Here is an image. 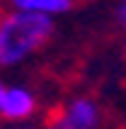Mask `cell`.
<instances>
[{"instance_id": "cell-1", "label": "cell", "mask_w": 126, "mask_h": 129, "mask_svg": "<svg viewBox=\"0 0 126 129\" xmlns=\"http://www.w3.org/2000/svg\"><path fill=\"white\" fill-rule=\"evenodd\" d=\"M54 30L48 14L16 11L0 22V64H14L43 46Z\"/></svg>"}, {"instance_id": "cell-4", "label": "cell", "mask_w": 126, "mask_h": 129, "mask_svg": "<svg viewBox=\"0 0 126 129\" xmlns=\"http://www.w3.org/2000/svg\"><path fill=\"white\" fill-rule=\"evenodd\" d=\"M16 11H32V14H62L70 8V0H14Z\"/></svg>"}, {"instance_id": "cell-6", "label": "cell", "mask_w": 126, "mask_h": 129, "mask_svg": "<svg viewBox=\"0 0 126 129\" xmlns=\"http://www.w3.org/2000/svg\"><path fill=\"white\" fill-rule=\"evenodd\" d=\"M3 97H6V89H3V83H0V105H3Z\"/></svg>"}, {"instance_id": "cell-3", "label": "cell", "mask_w": 126, "mask_h": 129, "mask_svg": "<svg viewBox=\"0 0 126 129\" xmlns=\"http://www.w3.org/2000/svg\"><path fill=\"white\" fill-rule=\"evenodd\" d=\"M32 108H35V100H32L30 91L24 89H6V97H3V105H0V113L6 118H24L30 116Z\"/></svg>"}, {"instance_id": "cell-2", "label": "cell", "mask_w": 126, "mask_h": 129, "mask_svg": "<svg viewBox=\"0 0 126 129\" xmlns=\"http://www.w3.org/2000/svg\"><path fill=\"white\" fill-rule=\"evenodd\" d=\"M97 121H99V113H97L94 102L75 100L70 108H64V110L56 113L48 126L51 129H91Z\"/></svg>"}, {"instance_id": "cell-5", "label": "cell", "mask_w": 126, "mask_h": 129, "mask_svg": "<svg viewBox=\"0 0 126 129\" xmlns=\"http://www.w3.org/2000/svg\"><path fill=\"white\" fill-rule=\"evenodd\" d=\"M118 19H121V22L126 24V3H123V6H121V11H118Z\"/></svg>"}]
</instances>
